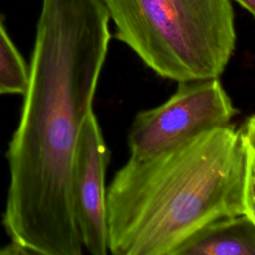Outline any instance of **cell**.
I'll return each mask as SVG.
<instances>
[{
	"label": "cell",
	"instance_id": "7",
	"mask_svg": "<svg viewBox=\"0 0 255 255\" xmlns=\"http://www.w3.org/2000/svg\"><path fill=\"white\" fill-rule=\"evenodd\" d=\"M28 75V64L0 19V95H23Z\"/></svg>",
	"mask_w": 255,
	"mask_h": 255
},
{
	"label": "cell",
	"instance_id": "2",
	"mask_svg": "<svg viewBox=\"0 0 255 255\" xmlns=\"http://www.w3.org/2000/svg\"><path fill=\"white\" fill-rule=\"evenodd\" d=\"M246 147L229 124L153 155H130L107 188L109 252L173 255L210 222L244 214Z\"/></svg>",
	"mask_w": 255,
	"mask_h": 255
},
{
	"label": "cell",
	"instance_id": "5",
	"mask_svg": "<svg viewBox=\"0 0 255 255\" xmlns=\"http://www.w3.org/2000/svg\"><path fill=\"white\" fill-rule=\"evenodd\" d=\"M110 151L98 119L91 111L82 126L73 156L71 194L83 248L93 255L108 249L105 184Z\"/></svg>",
	"mask_w": 255,
	"mask_h": 255
},
{
	"label": "cell",
	"instance_id": "6",
	"mask_svg": "<svg viewBox=\"0 0 255 255\" xmlns=\"http://www.w3.org/2000/svg\"><path fill=\"white\" fill-rule=\"evenodd\" d=\"M173 255H255V223L246 214L217 219L189 237Z\"/></svg>",
	"mask_w": 255,
	"mask_h": 255
},
{
	"label": "cell",
	"instance_id": "1",
	"mask_svg": "<svg viewBox=\"0 0 255 255\" xmlns=\"http://www.w3.org/2000/svg\"><path fill=\"white\" fill-rule=\"evenodd\" d=\"M109 22L101 0H42L19 124L6 153L2 224L24 254L83 252L72 163L107 58Z\"/></svg>",
	"mask_w": 255,
	"mask_h": 255
},
{
	"label": "cell",
	"instance_id": "8",
	"mask_svg": "<svg viewBox=\"0 0 255 255\" xmlns=\"http://www.w3.org/2000/svg\"><path fill=\"white\" fill-rule=\"evenodd\" d=\"M246 164L243 184V209L255 223V151L246 143Z\"/></svg>",
	"mask_w": 255,
	"mask_h": 255
},
{
	"label": "cell",
	"instance_id": "10",
	"mask_svg": "<svg viewBox=\"0 0 255 255\" xmlns=\"http://www.w3.org/2000/svg\"><path fill=\"white\" fill-rule=\"evenodd\" d=\"M18 254H24V253L16 244L12 242L9 245L0 248V255H18Z\"/></svg>",
	"mask_w": 255,
	"mask_h": 255
},
{
	"label": "cell",
	"instance_id": "11",
	"mask_svg": "<svg viewBox=\"0 0 255 255\" xmlns=\"http://www.w3.org/2000/svg\"><path fill=\"white\" fill-rule=\"evenodd\" d=\"M236 1L255 17V0H236Z\"/></svg>",
	"mask_w": 255,
	"mask_h": 255
},
{
	"label": "cell",
	"instance_id": "9",
	"mask_svg": "<svg viewBox=\"0 0 255 255\" xmlns=\"http://www.w3.org/2000/svg\"><path fill=\"white\" fill-rule=\"evenodd\" d=\"M240 128L246 143L255 151V114L247 118Z\"/></svg>",
	"mask_w": 255,
	"mask_h": 255
},
{
	"label": "cell",
	"instance_id": "4",
	"mask_svg": "<svg viewBox=\"0 0 255 255\" xmlns=\"http://www.w3.org/2000/svg\"><path fill=\"white\" fill-rule=\"evenodd\" d=\"M237 113L219 78L178 82L165 102L134 117L128 135L130 155L144 157L175 147L229 125Z\"/></svg>",
	"mask_w": 255,
	"mask_h": 255
},
{
	"label": "cell",
	"instance_id": "3",
	"mask_svg": "<svg viewBox=\"0 0 255 255\" xmlns=\"http://www.w3.org/2000/svg\"><path fill=\"white\" fill-rule=\"evenodd\" d=\"M115 38L175 82L219 78L235 50L229 0H101Z\"/></svg>",
	"mask_w": 255,
	"mask_h": 255
}]
</instances>
